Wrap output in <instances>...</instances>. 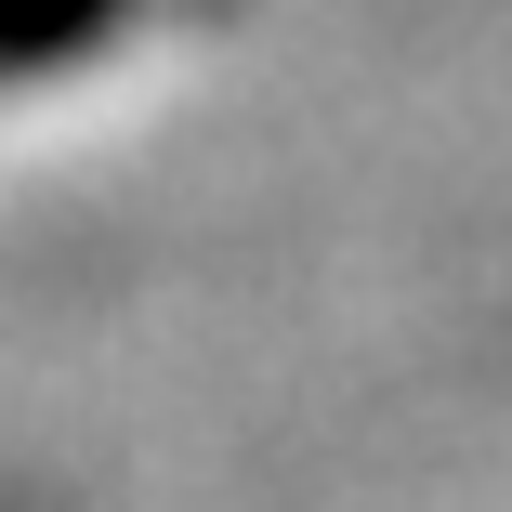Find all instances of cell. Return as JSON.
I'll return each mask as SVG.
<instances>
[{"instance_id": "1", "label": "cell", "mask_w": 512, "mask_h": 512, "mask_svg": "<svg viewBox=\"0 0 512 512\" xmlns=\"http://www.w3.org/2000/svg\"><path fill=\"white\" fill-rule=\"evenodd\" d=\"M119 14H132V0H0V79H27V66L79 53V40H106Z\"/></svg>"}]
</instances>
